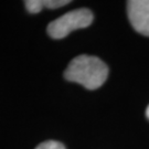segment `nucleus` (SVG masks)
<instances>
[{
  "label": "nucleus",
  "mask_w": 149,
  "mask_h": 149,
  "mask_svg": "<svg viewBox=\"0 0 149 149\" xmlns=\"http://www.w3.org/2000/svg\"><path fill=\"white\" fill-rule=\"evenodd\" d=\"M108 68L101 59L91 55H79L72 60L64 72L70 82L83 85L87 90L101 87L107 79Z\"/></svg>",
  "instance_id": "nucleus-1"
},
{
  "label": "nucleus",
  "mask_w": 149,
  "mask_h": 149,
  "mask_svg": "<svg viewBox=\"0 0 149 149\" xmlns=\"http://www.w3.org/2000/svg\"><path fill=\"white\" fill-rule=\"evenodd\" d=\"M146 115H147V117L149 118V105H148V107H147V109H146Z\"/></svg>",
  "instance_id": "nucleus-6"
},
{
  "label": "nucleus",
  "mask_w": 149,
  "mask_h": 149,
  "mask_svg": "<svg viewBox=\"0 0 149 149\" xmlns=\"http://www.w3.org/2000/svg\"><path fill=\"white\" fill-rule=\"evenodd\" d=\"M94 16L90 9L81 8L65 13L48 26V34L53 39H63L72 31L88 27Z\"/></svg>",
  "instance_id": "nucleus-2"
},
{
  "label": "nucleus",
  "mask_w": 149,
  "mask_h": 149,
  "mask_svg": "<svg viewBox=\"0 0 149 149\" xmlns=\"http://www.w3.org/2000/svg\"><path fill=\"white\" fill-rule=\"evenodd\" d=\"M70 3L69 0H26L24 6L30 13H38L43 8L56 9Z\"/></svg>",
  "instance_id": "nucleus-4"
},
{
  "label": "nucleus",
  "mask_w": 149,
  "mask_h": 149,
  "mask_svg": "<svg viewBox=\"0 0 149 149\" xmlns=\"http://www.w3.org/2000/svg\"><path fill=\"white\" fill-rule=\"evenodd\" d=\"M36 149H65L64 145L60 141H55V140H48L44 141L42 144L38 145Z\"/></svg>",
  "instance_id": "nucleus-5"
},
{
  "label": "nucleus",
  "mask_w": 149,
  "mask_h": 149,
  "mask_svg": "<svg viewBox=\"0 0 149 149\" xmlns=\"http://www.w3.org/2000/svg\"><path fill=\"white\" fill-rule=\"evenodd\" d=\"M127 13L134 29L140 34L149 37V0L127 1Z\"/></svg>",
  "instance_id": "nucleus-3"
}]
</instances>
